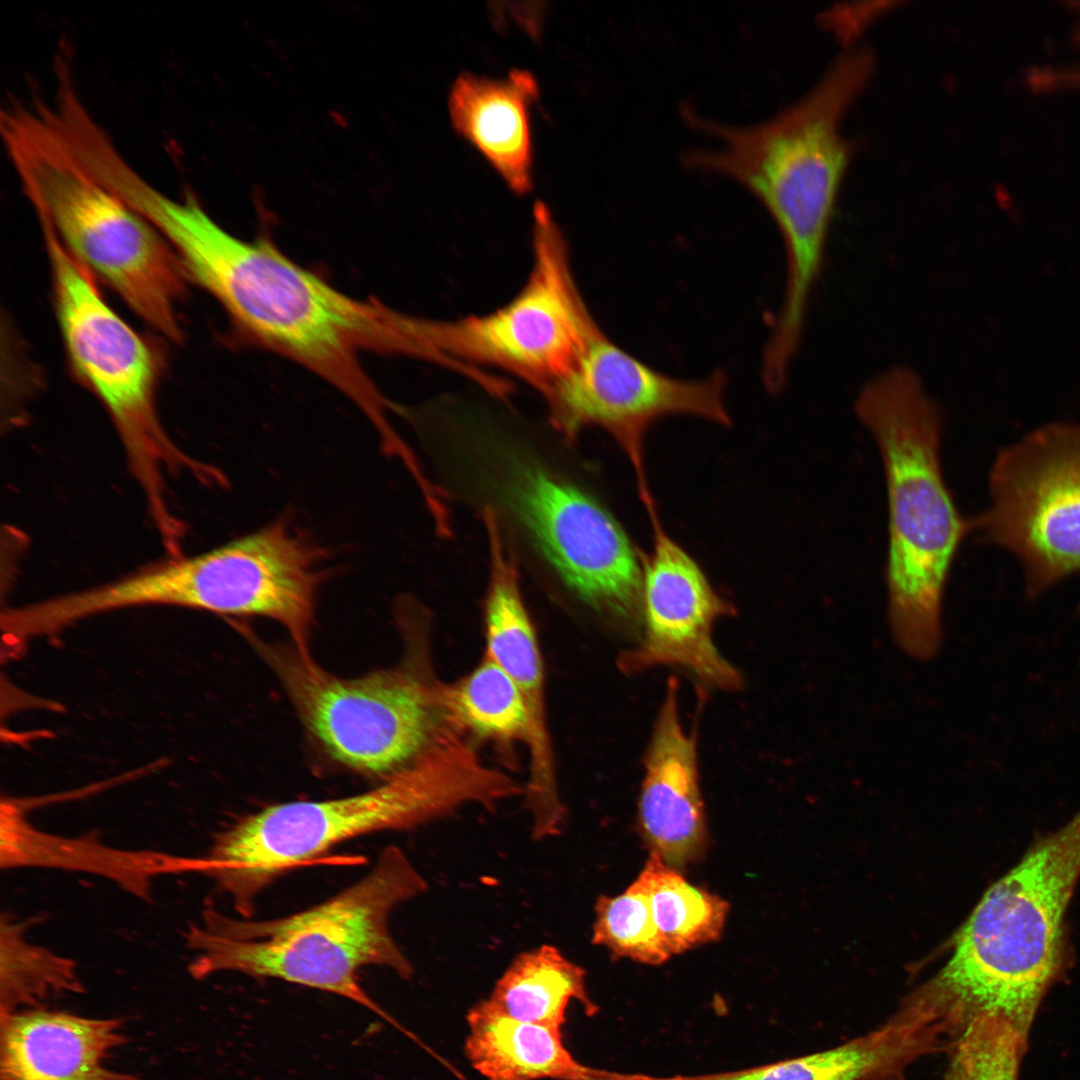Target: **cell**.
I'll return each mask as SVG.
<instances>
[{
  "label": "cell",
  "instance_id": "obj_1",
  "mask_svg": "<svg viewBox=\"0 0 1080 1080\" xmlns=\"http://www.w3.org/2000/svg\"><path fill=\"white\" fill-rule=\"evenodd\" d=\"M434 404L415 434L445 498L490 512L510 543L570 595L620 617L641 609V554L613 514L524 428Z\"/></svg>",
  "mask_w": 1080,
  "mask_h": 1080
},
{
  "label": "cell",
  "instance_id": "obj_12",
  "mask_svg": "<svg viewBox=\"0 0 1080 1080\" xmlns=\"http://www.w3.org/2000/svg\"><path fill=\"white\" fill-rule=\"evenodd\" d=\"M322 563V551L279 519L210 550L137 568L118 579L115 595L124 608L168 605L269 618L310 653Z\"/></svg>",
  "mask_w": 1080,
  "mask_h": 1080
},
{
  "label": "cell",
  "instance_id": "obj_4",
  "mask_svg": "<svg viewBox=\"0 0 1080 1080\" xmlns=\"http://www.w3.org/2000/svg\"><path fill=\"white\" fill-rule=\"evenodd\" d=\"M854 410L876 445L886 484L890 635L905 656L929 662L943 645L951 568L973 528L943 474L941 410L918 373L904 365L867 381Z\"/></svg>",
  "mask_w": 1080,
  "mask_h": 1080
},
{
  "label": "cell",
  "instance_id": "obj_18",
  "mask_svg": "<svg viewBox=\"0 0 1080 1080\" xmlns=\"http://www.w3.org/2000/svg\"><path fill=\"white\" fill-rule=\"evenodd\" d=\"M122 1027L44 1006L0 1015V1080H140L105 1064L128 1041Z\"/></svg>",
  "mask_w": 1080,
  "mask_h": 1080
},
{
  "label": "cell",
  "instance_id": "obj_13",
  "mask_svg": "<svg viewBox=\"0 0 1080 1080\" xmlns=\"http://www.w3.org/2000/svg\"><path fill=\"white\" fill-rule=\"evenodd\" d=\"M988 488L973 528L1014 555L1030 595L1080 572V419L1041 426L1001 449Z\"/></svg>",
  "mask_w": 1080,
  "mask_h": 1080
},
{
  "label": "cell",
  "instance_id": "obj_7",
  "mask_svg": "<svg viewBox=\"0 0 1080 1080\" xmlns=\"http://www.w3.org/2000/svg\"><path fill=\"white\" fill-rule=\"evenodd\" d=\"M1079 878L1080 810L986 891L929 988L964 1015L998 1013L1026 1035L1065 962V915Z\"/></svg>",
  "mask_w": 1080,
  "mask_h": 1080
},
{
  "label": "cell",
  "instance_id": "obj_26",
  "mask_svg": "<svg viewBox=\"0 0 1080 1080\" xmlns=\"http://www.w3.org/2000/svg\"><path fill=\"white\" fill-rule=\"evenodd\" d=\"M594 911L592 943L615 958L659 965L672 956L656 926L649 896L637 879L617 896H599Z\"/></svg>",
  "mask_w": 1080,
  "mask_h": 1080
},
{
  "label": "cell",
  "instance_id": "obj_22",
  "mask_svg": "<svg viewBox=\"0 0 1080 1080\" xmlns=\"http://www.w3.org/2000/svg\"><path fill=\"white\" fill-rule=\"evenodd\" d=\"M488 999L511 1018L559 1031L571 1002L580 1003L588 1016L598 1010L588 994L585 970L549 944L518 954Z\"/></svg>",
  "mask_w": 1080,
  "mask_h": 1080
},
{
  "label": "cell",
  "instance_id": "obj_17",
  "mask_svg": "<svg viewBox=\"0 0 1080 1080\" xmlns=\"http://www.w3.org/2000/svg\"><path fill=\"white\" fill-rule=\"evenodd\" d=\"M644 764L641 831L653 854L670 866H683L702 853L706 825L696 744L682 726L674 679L669 681Z\"/></svg>",
  "mask_w": 1080,
  "mask_h": 1080
},
{
  "label": "cell",
  "instance_id": "obj_15",
  "mask_svg": "<svg viewBox=\"0 0 1080 1080\" xmlns=\"http://www.w3.org/2000/svg\"><path fill=\"white\" fill-rule=\"evenodd\" d=\"M649 514L653 537L641 554V610L644 638L623 657L626 671L653 665H677L705 683L724 690L741 686L738 671L716 649L712 627L733 608L711 586L695 559Z\"/></svg>",
  "mask_w": 1080,
  "mask_h": 1080
},
{
  "label": "cell",
  "instance_id": "obj_9",
  "mask_svg": "<svg viewBox=\"0 0 1080 1080\" xmlns=\"http://www.w3.org/2000/svg\"><path fill=\"white\" fill-rule=\"evenodd\" d=\"M56 311L67 354L81 381L108 413L158 532L179 521L167 479L189 471L212 482L216 470L185 454L168 436L156 405L159 358L153 347L104 301L92 273L42 225Z\"/></svg>",
  "mask_w": 1080,
  "mask_h": 1080
},
{
  "label": "cell",
  "instance_id": "obj_27",
  "mask_svg": "<svg viewBox=\"0 0 1080 1080\" xmlns=\"http://www.w3.org/2000/svg\"><path fill=\"white\" fill-rule=\"evenodd\" d=\"M1024 1039L1005 1016L970 1015L954 1043L945 1080H1017Z\"/></svg>",
  "mask_w": 1080,
  "mask_h": 1080
},
{
  "label": "cell",
  "instance_id": "obj_5",
  "mask_svg": "<svg viewBox=\"0 0 1080 1080\" xmlns=\"http://www.w3.org/2000/svg\"><path fill=\"white\" fill-rule=\"evenodd\" d=\"M428 889L404 851L385 847L372 869L329 899L284 917L234 919L215 910L192 926L187 945L199 952L190 964L193 978L238 972L276 978L350 1000L404 1031L362 987L366 966L392 970L400 978L414 973L389 927L393 910Z\"/></svg>",
  "mask_w": 1080,
  "mask_h": 1080
},
{
  "label": "cell",
  "instance_id": "obj_2",
  "mask_svg": "<svg viewBox=\"0 0 1080 1080\" xmlns=\"http://www.w3.org/2000/svg\"><path fill=\"white\" fill-rule=\"evenodd\" d=\"M190 279L209 292L250 341L314 372L353 401L383 443L397 438L386 399L359 360L361 351L415 357L410 315L375 299L348 296L266 240L246 241L216 222L183 250Z\"/></svg>",
  "mask_w": 1080,
  "mask_h": 1080
},
{
  "label": "cell",
  "instance_id": "obj_8",
  "mask_svg": "<svg viewBox=\"0 0 1080 1080\" xmlns=\"http://www.w3.org/2000/svg\"><path fill=\"white\" fill-rule=\"evenodd\" d=\"M3 144L40 224L147 324L180 342L176 304L188 276L158 230L90 172L43 118L14 122Z\"/></svg>",
  "mask_w": 1080,
  "mask_h": 1080
},
{
  "label": "cell",
  "instance_id": "obj_11",
  "mask_svg": "<svg viewBox=\"0 0 1080 1080\" xmlns=\"http://www.w3.org/2000/svg\"><path fill=\"white\" fill-rule=\"evenodd\" d=\"M533 262L521 290L492 312L455 320L420 318L428 349L454 367H492L542 398L578 367L604 332L578 289L565 238L542 202L533 209Z\"/></svg>",
  "mask_w": 1080,
  "mask_h": 1080
},
{
  "label": "cell",
  "instance_id": "obj_23",
  "mask_svg": "<svg viewBox=\"0 0 1080 1080\" xmlns=\"http://www.w3.org/2000/svg\"><path fill=\"white\" fill-rule=\"evenodd\" d=\"M448 720L464 733L499 744L520 742L530 748L533 731L524 698L505 671L490 657L448 686L439 684Z\"/></svg>",
  "mask_w": 1080,
  "mask_h": 1080
},
{
  "label": "cell",
  "instance_id": "obj_10",
  "mask_svg": "<svg viewBox=\"0 0 1080 1080\" xmlns=\"http://www.w3.org/2000/svg\"><path fill=\"white\" fill-rule=\"evenodd\" d=\"M248 640L280 680L305 728L334 761L383 779L410 765L436 741L447 719L439 683L410 657L394 667L344 678L292 643Z\"/></svg>",
  "mask_w": 1080,
  "mask_h": 1080
},
{
  "label": "cell",
  "instance_id": "obj_25",
  "mask_svg": "<svg viewBox=\"0 0 1080 1080\" xmlns=\"http://www.w3.org/2000/svg\"><path fill=\"white\" fill-rule=\"evenodd\" d=\"M33 921L1 918L0 1015L44 1006L52 996L85 991L72 959L25 940Z\"/></svg>",
  "mask_w": 1080,
  "mask_h": 1080
},
{
  "label": "cell",
  "instance_id": "obj_20",
  "mask_svg": "<svg viewBox=\"0 0 1080 1080\" xmlns=\"http://www.w3.org/2000/svg\"><path fill=\"white\" fill-rule=\"evenodd\" d=\"M537 92V83L527 71L513 70L505 78L463 72L448 97L454 128L517 193L528 192L532 186L529 108Z\"/></svg>",
  "mask_w": 1080,
  "mask_h": 1080
},
{
  "label": "cell",
  "instance_id": "obj_28",
  "mask_svg": "<svg viewBox=\"0 0 1080 1080\" xmlns=\"http://www.w3.org/2000/svg\"><path fill=\"white\" fill-rule=\"evenodd\" d=\"M1068 81H1069V83L1073 82V83H1076L1077 85H1080V68L1071 69L1069 71Z\"/></svg>",
  "mask_w": 1080,
  "mask_h": 1080
},
{
  "label": "cell",
  "instance_id": "obj_21",
  "mask_svg": "<svg viewBox=\"0 0 1080 1080\" xmlns=\"http://www.w3.org/2000/svg\"><path fill=\"white\" fill-rule=\"evenodd\" d=\"M464 1051L486 1080H597L569 1052L562 1031L522 1022L499 1010L488 998L467 1014Z\"/></svg>",
  "mask_w": 1080,
  "mask_h": 1080
},
{
  "label": "cell",
  "instance_id": "obj_3",
  "mask_svg": "<svg viewBox=\"0 0 1080 1080\" xmlns=\"http://www.w3.org/2000/svg\"><path fill=\"white\" fill-rule=\"evenodd\" d=\"M872 69L865 50L841 56L797 101L752 123H728L686 105L683 120L712 140L689 148L690 170L733 180L774 220L786 252V281L775 318L780 332H803L829 225L848 161L841 123Z\"/></svg>",
  "mask_w": 1080,
  "mask_h": 1080
},
{
  "label": "cell",
  "instance_id": "obj_24",
  "mask_svg": "<svg viewBox=\"0 0 1080 1080\" xmlns=\"http://www.w3.org/2000/svg\"><path fill=\"white\" fill-rule=\"evenodd\" d=\"M637 880L645 888L656 926L671 955L717 941L729 904L691 885L657 854H651Z\"/></svg>",
  "mask_w": 1080,
  "mask_h": 1080
},
{
  "label": "cell",
  "instance_id": "obj_6",
  "mask_svg": "<svg viewBox=\"0 0 1080 1080\" xmlns=\"http://www.w3.org/2000/svg\"><path fill=\"white\" fill-rule=\"evenodd\" d=\"M492 771L461 738L442 735L417 760L358 794L265 807L216 834L204 873L249 918L274 880L333 847L382 831L411 830L467 804L488 808Z\"/></svg>",
  "mask_w": 1080,
  "mask_h": 1080
},
{
  "label": "cell",
  "instance_id": "obj_16",
  "mask_svg": "<svg viewBox=\"0 0 1080 1080\" xmlns=\"http://www.w3.org/2000/svg\"><path fill=\"white\" fill-rule=\"evenodd\" d=\"M489 554L485 602L486 653L520 690L532 723L530 776L525 796L547 807L559 800L547 724L544 669L536 633L522 597L518 564L494 523L484 527Z\"/></svg>",
  "mask_w": 1080,
  "mask_h": 1080
},
{
  "label": "cell",
  "instance_id": "obj_19",
  "mask_svg": "<svg viewBox=\"0 0 1080 1080\" xmlns=\"http://www.w3.org/2000/svg\"><path fill=\"white\" fill-rule=\"evenodd\" d=\"M0 867L56 868L107 878L126 892L149 900L152 879L161 874L202 872V858L103 844L95 833L66 837L35 828L14 799H2Z\"/></svg>",
  "mask_w": 1080,
  "mask_h": 1080
},
{
  "label": "cell",
  "instance_id": "obj_14",
  "mask_svg": "<svg viewBox=\"0 0 1080 1080\" xmlns=\"http://www.w3.org/2000/svg\"><path fill=\"white\" fill-rule=\"evenodd\" d=\"M727 383L723 370L697 379L663 373L603 333L591 343L575 371L543 399L552 427L565 440H575L589 426L613 437L634 469L640 499L648 508L655 505L644 460L648 429L676 415L729 426Z\"/></svg>",
  "mask_w": 1080,
  "mask_h": 1080
}]
</instances>
